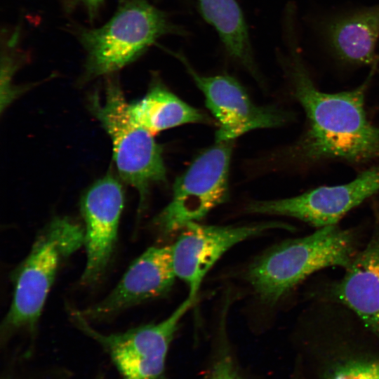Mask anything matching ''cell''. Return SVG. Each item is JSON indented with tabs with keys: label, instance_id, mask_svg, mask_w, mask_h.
I'll return each mask as SVG.
<instances>
[{
	"label": "cell",
	"instance_id": "6da1fadb",
	"mask_svg": "<svg viewBox=\"0 0 379 379\" xmlns=\"http://www.w3.org/2000/svg\"><path fill=\"white\" fill-rule=\"evenodd\" d=\"M286 51L278 57L293 98L304 110L306 126L299 138L271 158L277 168H306L327 161H379V128L368 119L366 93L377 65L357 87L338 93L319 90L304 61L296 16L284 18Z\"/></svg>",
	"mask_w": 379,
	"mask_h": 379
},
{
	"label": "cell",
	"instance_id": "7a4b0ae2",
	"mask_svg": "<svg viewBox=\"0 0 379 379\" xmlns=\"http://www.w3.org/2000/svg\"><path fill=\"white\" fill-rule=\"evenodd\" d=\"M361 226L338 225L316 229L308 235L286 239L256 258L246 277L257 298L275 306L310 276L321 270H345L364 246Z\"/></svg>",
	"mask_w": 379,
	"mask_h": 379
},
{
	"label": "cell",
	"instance_id": "3957f363",
	"mask_svg": "<svg viewBox=\"0 0 379 379\" xmlns=\"http://www.w3.org/2000/svg\"><path fill=\"white\" fill-rule=\"evenodd\" d=\"M84 240V227L68 217H56L39 231L27 256L11 273L13 298L1 324L2 338L35 331L58 272Z\"/></svg>",
	"mask_w": 379,
	"mask_h": 379
},
{
	"label": "cell",
	"instance_id": "277c9868",
	"mask_svg": "<svg viewBox=\"0 0 379 379\" xmlns=\"http://www.w3.org/2000/svg\"><path fill=\"white\" fill-rule=\"evenodd\" d=\"M86 53L87 78L110 74L131 63L166 35L185 36L186 29L147 0H119L112 18L100 27H76Z\"/></svg>",
	"mask_w": 379,
	"mask_h": 379
},
{
	"label": "cell",
	"instance_id": "5b68a950",
	"mask_svg": "<svg viewBox=\"0 0 379 379\" xmlns=\"http://www.w3.org/2000/svg\"><path fill=\"white\" fill-rule=\"evenodd\" d=\"M91 109L109 135L113 159L121 178L136 189L140 211L152 185L167 180L162 148L133 116L118 83H107L104 100H91Z\"/></svg>",
	"mask_w": 379,
	"mask_h": 379
},
{
	"label": "cell",
	"instance_id": "8992f818",
	"mask_svg": "<svg viewBox=\"0 0 379 379\" xmlns=\"http://www.w3.org/2000/svg\"><path fill=\"white\" fill-rule=\"evenodd\" d=\"M234 142H215L175 179L170 202L152 222L161 237L178 233L191 222H199L227 200Z\"/></svg>",
	"mask_w": 379,
	"mask_h": 379
},
{
	"label": "cell",
	"instance_id": "52a82bcc",
	"mask_svg": "<svg viewBox=\"0 0 379 379\" xmlns=\"http://www.w3.org/2000/svg\"><path fill=\"white\" fill-rule=\"evenodd\" d=\"M195 302L187 296L158 323L107 334L93 328L80 310L73 309L70 315L74 325L108 354L123 379H164L170 346L182 318Z\"/></svg>",
	"mask_w": 379,
	"mask_h": 379
},
{
	"label": "cell",
	"instance_id": "ba28073f",
	"mask_svg": "<svg viewBox=\"0 0 379 379\" xmlns=\"http://www.w3.org/2000/svg\"><path fill=\"white\" fill-rule=\"evenodd\" d=\"M169 52L182 62L203 93L206 106L218 124L215 142L234 141L251 131L280 127L293 118L291 112L277 107L257 105L234 77L201 74L183 53Z\"/></svg>",
	"mask_w": 379,
	"mask_h": 379
},
{
	"label": "cell",
	"instance_id": "9c48e42d",
	"mask_svg": "<svg viewBox=\"0 0 379 379\" xmlns=\"http://www.w3.org/2000/svg\"><path fill=\"white\" fill-rule=\"evenodd\" d=\"M379 192V165L340 185L320 186L300 194L256 201L246 208L250 213L295 218L316 229L338 225L350 211Z\"/></svg>",
	"mask_w": 379,
	"mask_h": 379
},
{
	"label": "cell",
	"instance_id": "30bf717a",
	"mask_svg": "<svg viewBox=\"0 0 379 379\" xmlns=\"http://www.w3.org/2000/svg\"><path fill=\"white\" fill-rule=\"evenodd\" d=\"M371 235L343 276L312 282L309 302L340 304L350 310L379 340V209L375 208Z\"/></svg>",
	"mask_w": 379,
	"mask_h": 379
},
{
	"label": "cell",
	"instance_id": "8fae6325",
	"mask_svg": "<svg viewBox=\"0 0 379 379\" xmlns=\"http://www.w3.org/2000/svg\"><path fill=\"white\" fill-rule=\"evenodd\" d=\"M275 229L294 232L288 223L270 221L239 226L187 225L172 245L177 278L189 288V297L197 300L204 278L216 262L237 244Z\"/></svg>",
	"mask_w": 379,
	"mask_h": 379
},
{
	"label": "cell",
	"instance_id": "7c38bea8",
	"mask_svg": "<svg viewBox=\"0 0 379 379\" xmlns=\"http://www.w3.org/2000/svg\"><path fill=\"white\" fill-rule=\"evenodd\" d=\"M124 205L121 184L112 175L95 182L83 195L80 207L86 262L81 284L93 285L104 275L116 246Z\"/></svg>",
	"mask_w": 379,
	"mask_h": 379
},
{
	"label": "cell",
	"instance_id": "4fadbf2b",
	"mask_svg": "<svg viewBox=\"0 0 379 379\" xmlns=\"http://www.w3.org/2000/svg\"><path fill=\"white\" fill-rule=\"evenodd\" d=\"M176 278L172 245L150 247L134 260L105 298L80 312L88 321L111 318L128 308L164 296Z\"/></svg>",
	"mask_w": 379,
	"mask_h": 379
},
{
	"label": "cell",
	"instance_id": "5bb4252c",
	"mask_svg": "<svg viewBox=\"0 0 379 379\" xmlns=\"http://www.w3.org/2000/svg\"><path fill=\"white\" fill-rule=\"evenodd\" d=\"M312 27L326 51L340 65L358 67L378 64L379 4L316 17Z\"/></svg>",
	"mask_w": 379,
	"mask_h": 379
},
{
	"label": "cell",
	"instance_id": "9a60e30c",
	"mask_svg": "<svg viewBox=\"0 0 379 379\" xmlns=\"http://www.w3.org/2000/svg\"><path fill=\"white\" fill-rule=\"evenodd\" d=\"M134 118L152 135L187 124H209L210 118L155 79L147 94L129 104Z\"/></svg>",
	"mask_w": 379,
	"mask_h": 379
},
{
	"label": "cell",
	"instance_id": "2e32d148",
	"mask_svg": "<svg viewBox=\"0 0 379 379\" xmlns=\"http://www.w3.org/2000/svg\"><path fill=\"white\" fill-rule=\"evenodd\" d=\"M204 20L218 32L225 51L253 75L258 74L243 13L236 0H197Z\"/></svg>",
	"mask_w": 379,
	"mask_h": 379
},
{
	"label": "cell",
	"instance_id": "e0dca14e",
	"mask_svg": "<svg viewBox=\"0 0 379 379\" xmlns=\"http://www.w3.org/2000/svg\"><path fill=\"white\" fill-rule=\"evenodd\" d=\"M331 379H379V364L352 362L338 368Z\"/></svg>",
	"mask_w": 379,
	"mask_h": 379
},
{
	"label": "cell",
	"instance_id": "ac0fdd59",
	"mask_svg": "<svg viewBox=\"0 0 379 379\" xmlns=\"http://www.w3.org/2000/svg\"><path fill=\"white\" fill-rule=\"evenodd\" d=\"M208 379H242L232 355L225 351L215 360Z\"/></svg>",
	"mask_w": 379,
	"mask_h": 379
},
{
	"label": "cell",
	"instance_id": "d6986e66",
	"mask_svg": "<svg viewBox=\"0 0 379 379\" xmlns=\"http://www.w3.org/2000/svg\"><path fill=\"white\" fill-rule=\"evenodd\" d=\"M63 7L68 13L77 8H82L86 13L89 20H95L105 0H62Z\"/></svg>",
	"mask_w": 379,
	"mask_h": 379
}]
</instances>
